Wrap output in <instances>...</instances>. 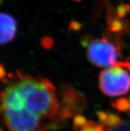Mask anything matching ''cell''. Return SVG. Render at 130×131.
<instances>
[{
  "instance_id": "52a82bcc",
  "label": "cell",
  "mask_w": 130,
  "mask_h": 131,
  "mask_svg": "<svg viewBox=\"0 0 130 131\" xmlns=\"http://www.w3.org/2000/svg\"><path fill=\"white\" fill-rule=\"evenodd\" d=\"M74 1H75V2H80L81 0H74Z\"/></svg>"
},
{
  "instance_id": "5b68a950",
  "label": "cell",
  "mask_w": 130,
  "mask_h": 131,
  "mask_svg": "<svg viewBox=\"0 0 130 131\" xmlns=\"http://www.w3.org/2000/svg\"><path fill=\"white\" fill-rule=\"evenodd\" d=\"M75 129L78 131H108L105 126L92 121H88L84 117L78 116L74 120Z\"/></svg>"
},
{
  "instance_id": "6da1fadb",
  "label": "cell",
  "mask_w": 130,
  "mask_h": 131,
  "mask_svg": "<svg viewBox=\"0 0 130 131\" xmlns=\"http://www.w3.org/2000/svg\"><path fill=\"white\" fill-rule=\"evenodd\" d=\"M54 85L46 79L17 74L2 94V113L9 131H43L58 115Z\"/></svg>"
},
{
  "instance_id": "8992f818",
  "label": "cell",
  "mask_w": 130,
  "mask_h": 131,
  "mask_svg": "<svg viewBox=\"0 0 130 131\" xmlns=\"http://www.w3.org/2000/svg\"><path fill=\"white\" fill-rule=\"evenodd\" d=\"M130 10V6L129 5H126V4H122L121 5L118 7L117 8V13L120 16H124L127 12H129Z\"/></svg>"
},
{
  "instance_id": "3957f363",
  "label": "cell",
  "mask_w": 130,
  "mask_h": 131,
  "mask_svg": "<svg viewBox=\"0 0 130 131\" xmlns=\"http://www.w3.org/2000/svg\"><path fill=\"white\" fill-rule=\"evenodd\" d=\"M127 65H120L104 69L99 77V86L104 95L119 96L130 90V74Z\"/></svg>"
},
{
  "instance_id": "277c9868",
  "label": "cell",
  "mask_w": 130,
  "mask_h": 131,
  "mask_svg": "<svg viewBox=\"0 0 130 131\" xmlns=\"http://www.w3.org/2000/svg\"><path fill=\"white\" fill-rule=\"evenodd\" d=\"M0 42L2 45H7L12 41L16 35V21L8 13H2L0 15Z\"/></svg>"
},
{
  "instance_id": "7a4b0ae2",
  "label": "cell",
  "mask_w": 130,
  "mask_h": 131,
  "mask_svg": "<svg viewBox=\"0 0 130 131\" xmlns=\"http://www.w3.org/2000/svg\"><path fill=\"white\" fill-rule=\"evenodd\" d=\"M86 55L93 65L102 68L127 65L120 61V51L113 42L105 38H96L89 42Z\"/></svg>"
}]
</instances>
